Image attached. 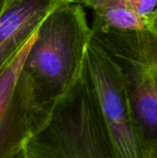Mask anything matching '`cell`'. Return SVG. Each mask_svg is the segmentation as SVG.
I'll return each mask as SVG.
<instances>
[{"label":"cell","mask_w":157,"mask_h":158,"mask_svg":"<svg viewBox=\"0 0 157 158\" xmlns=\"http://www.w3.org/2000/svg\"><path fill=\"white\" fill-rule=\"evenodd\" d=\"M91 39L85 11L77 2L57 6L40 25L19 75L33 133L79 77Z\"/></svg>","instance_id":"obj_1"},{"label":"cell","mask_w":157,"mask_h":158,"mask_svg":"<svg viewBox=\"0 0 157 158\" xmlns=\"http://www.w3.org/2000/svg\"><path fill=\"white\" fill-rule=\"evenodd\" d=\"M24 150L28 158H118L81 70Z\"/></svg>","instance_id":"obj_2"},{"label":"cell","mask_w":157,"mask_h":158,"mask_svg":"<svg viewBox=\"0 0 157 158\" xmlns=\"http://www.w3.org/2000/svg\"><path fill=\"white\" fill-rule=\"evenodd\" d=\"M119 68L146 158H157V36L136 31L93 32Z\"/></svg>","instance_id":"obj_3"},{"label":"cell","mask_w":157,"mask_h":158,"mask_svg":"<svg viewBox=\"0 0 157 158\" xmlns=\"http://www.w3.org/2000/svg\"><path fill=\"white\" fill-rule=\"evenodd\" d=\"M81 75L94 99L118 158H146L121 71L93 37L86 49Z\"/></svg>","instance_id":"obj_4"},{"label":"cell","mask_w":157,"mask_h":158,"mask_svg":"<svg viewBox=\"0 0 157 158\" xmlns=\"http://www.w3.org/2000/svg\"><path fill=\"white\" fill-rule=\"evenodd\" d=\"M36 32L0 72V158H11L33 134L19 75Z\"/></svg>","instance_id":"obj_5"},{"label":"cell","mask_w":157,"mask_h":158,"mask_svg":"<svg viewBox=\"0 0 157 158\" xmlns=\"http://www.w3.org/2000/svg\"><path fill=\"white\" fill-rule=\"evenodd\" d=\"M75 0H6L0 12V72L57 6Z\"/></svg>","instance_id":"obj_6"},{"label":"cell","mask_w":157,"mask_h":158,"mask_svg":"<svg viewBox=\"0 0 157 158\" xmlns=\"http://www.w3.org/2000/svg\"><path fill=\"white\" fill-rule=\"evenodd\" d=\"M93 10V32H128L147 29L148 20L133 12L125 0H82Z\"/></svg>","instance_id":"obj_7"},{"label":"cell","mask_w":157,"mask_h":158,"mask_svg":"<svg viewBox=\"0 0 157 158\" xmlns=\"http://www.w3.org/2000/svg\"><path fill=\"white\" fill-rule=\"evenodd\" d=\"M125 3L133 12L147 20L157 8V0H125Z\"/></svg>","instance_id":"obj_8"},{"label":"cell","mask_w":157,"mask_h":158,"mask_svg":"<svg viewBox=\"0 0 157 158\" xmlns=\"http://www.w3.org/2000/svg\"><path fill=\"white\" fill-rule=\"evenodd\" d=\"M147 30L157 36V8L153 12L148 19Z\"/></svg>","instance_id":"obj_9"},{"label":"cell","mask_w":157,"mask_h":158,"mask_svg":"<svg viewBox=\"0 0 157 158\" xmlns=\"http://www.w3.org/2000/svg\"><path fill=\"white\" fill-rule=\"evenodd\" d=\"M11 158H28L27 157V156H26L25 150H24V146H23L21 149H19L15 155H13Z\"/></svg>","instance_id":"obj_10"},{"label":"cell","mask_w":157,"mask_h":158,"mask_svg":"<svg viewBox=\"0 0 157 158\" xmlns=\"http://www.w3.org/2000/svg\"><path fill=\"white\" fill-rule=\"evenodd\" d=\"M5 3H6V0H0V12H1V10H2V8H3Z\"/></svg>","instance_id":"obj_11"},{"label":"cell","mask_w":157,"mask_h":158,"mask_svg":"<svg viewBox=\"0 0 157 158\" xmlns=\"http://www.w3.org/2000/svg\"><path fill=\"white\" fill-rule=\"evenodd\" d=\"M75 1H76L77 3H81V2L82 0H75Z\"/></svg>","instance_id":"obj_12"}]
</instances>
